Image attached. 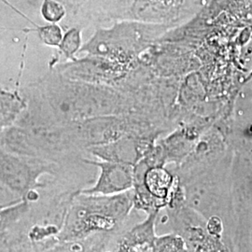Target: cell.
Here are the masks:
<instances>
[{
	"label": "cell",
	"mask_w": 252,
	"mask_h": 252,
	"mask_svg": "<svg viewBox=\"0 0 252 252\" xmlns=\"http://www.w3.org/2000/svg\"><path fill=\"white\" fill-rule=\"evenodd\" d=\"M157 211L150 213L144 222L134 227L123 238L122 246L125 249L132 250L137 247L146 246L152 248L156 237L154 233V225Z\"/></svg>",
	"instance_id": "8992f818"
},
{
	"label": "cell",
	"mask_w": 252,
	"mask_h": 252,
	"mask_svg": "<svg viewBox=\"0 0 252 252\" xmlns=\"http://www.w3.org/2000/svg\"><path fill=\"white\" fill-rule=\"evenodd\" d=\"M18 199V198H17ZM16 199V200H17ZM16 200H14V201H11V202H9V203H7V204H0V208H3V207H9V205H11L12 203H14Z\"/></svg>",
	"instance_id": "7c38bea8"
},
{
	"label": "cell",
	"mask_w": 252,
	"mask_h": 252,
	"mask_svg": "<svg viewBox=\"0 0 252 252\" xmlns=\"http://www.w3.org/2000/svg\"><path fill=\"white\" fill-rule=\"evenodd\" d=\"M82 45L81 29L79 27H71L63 33L61 42L57 48L66 60L73 61L76 59V54H79Z\"/></svg>",
	"instance_id": "9c48e42d"
},
{
	"label": "cell",
	"mask_w": 252,
	"mask_h": 252,
	"mask_svg": "<svg viewBox=\"0 0 252 252\" xmlns=\"http://www.w3.org/2000/svg\"><path fill=\"white\" fill-rule=\"evenodd\" d=\"M54 171V164L49 160L18 155L0 148V188L18 199L26 200L31 191L44 187L39 178Z\"/></svg>",
	"instance_id": "3957f363"
},
{
	"label": "cell",
	"mask_w": 252,
	"mask_h": 252,
	"mask_svg": "<svg viewBox=\"0 0 252 252\" xmlns=\"http://www.w3.org/2000/svg\"><path fill=\"white\" fill-rule=\"evenodd\" d=\"M126 66L105 57L86 55L84 58H76L64 64L63 74L72 81L103 84L117 81L123 76Z\"/></svg>",
	"instance_id": "277c9868"
},
{
	"label": "cell",
	"mask_w": 252,
	"mask_h": 252,
	"mask_svg": "<svg viewBox=\"0 0 252 252\" xmlns=\"http://www.w3.org/2000/svg\"><path fill=\"white\" fill-rule=\"evenodd\" d=\"M41 16L49 24H58L66 14V9L58 0H43L40 7Z\"/></svg>",
	"instance_id": "8fae6325"
},
{
	"label": "cell",
	"mask_w": 252,
	"mask_h": 252,
	"mask_svg": "<svg viewBox=\"0 0 252 252\" xmlns=\"http://www.w3.org/2000/svg\"><path fill=\"white\" fill-rule=\"evenodd\" d=\"M82 162L94 165L99 169V176L94 185L88 189H81L84 194L112 195L133 189L135 169L133 165L108 161H94L82 159Z\"/></svg>",
	"instance_id": "5b68a950"
},
{
	"label": "cell",
	"mask_w": 252,
	"mask_h": 252,
	"mask_svg": "<svg viewBox=\"0 0 252 252\" xmlns=\"http://www.w3.org/2000/svg\"><path fill=\"white\" fill-rule=\"evenodd\" d=\"M30 210V202L17 199L9 207L0 208V234H5L22 220Z\"/></svg>",
	"instance_id": "52a82bcc"
},
{
	"label": "cell",
	"mask_w": 252,
	"mask_h": 252,
	"mask_svg": "<svg viewBox=\"0 0 252 252\" xmlns=\"http://www.w3.org/2000/svg\"><path fill=\"white\" fill-rule=\"evenodd\" d=\"M151 249L153 252H184L185 240L176 234L156 236Z\"/></svg>",
	"instance_id": "30bf717a"
},
{
	"label": "cell",
	"mask_w": 252,
	"mask_h": 252,
	"mask_svg": "<svg viewBox=\"0 0 252 252\" xmlns=\"http://www.w3.org/2000/svg\"><path fill=\"white\" fill-rule=\"evenodd\" d=\"M4 1L7 5H9L11 9H14L16 12H18L19 14H21L24 18L27 19V21L34 27L32 29H27V31H35L38 38L40 39V41L45 44L46 46L49 47H54L57 48L60 42L61 39L63 37V29L60 27L58 24H49L45 25V26H38L36 25V23H34L33 21H31L30 19L27 17L26 15H24L21 11H19L18 9H15L13 6H11L7 0H2Z\"/></svg>",
	"instance_id": "ba28073f"
},
{
	"label": "cell",
	"mask_w": 252,
	"mask_h": 252,
	"mask_svg": "<svg viewBox=\"0 0 252 252\" xmlns=\"http://www.w3.org/2000/svg\"><path fill=\"white\" fill-rule=\"evenodd\" d=\"M120 224L105 196L78 191L71 201L59 236L63 241L76 240L98 232L114 231Z\"/></svg>",
	"instance_id": "7a4b0ae2"
},
{
	"label": "cell",
	"mask_w": 252,
	"mask_h": 252,
	"mask_svg": "<svg viewBox=\"0 0 252 252\" xmlns=\"http://www.w3.org/2000/svg\"><path fill=\"white\" fill-rule=\"evenodd\" d=\"M53 88L48 102L54 113L63 120L79 122L90 118L118 114V102L106 90L85 87L81 81H63Z\"/></svg>",
	"instance_id": "6da1fadb"
}]
</instances>
